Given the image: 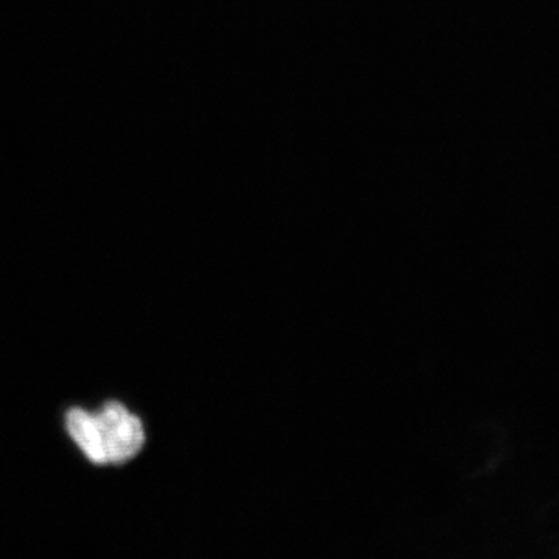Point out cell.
<instances>
[{
	"mask_svg": "<svg viewBox=\"0 0 559 559\" xmlns=\"http://www.w3.org/2000/svg\"><path fill=\"white\" fill-rule=\"evenodd\" d=\"M70 437L96 464H120L135 456L144 444L140 419L121 403L110 402L100 409H70L67 415Z\"/></svg>",
	"mask_w": 559,
	"mask_h": 559,
	"instance_id": "cell-1",
	"label": "cell"
}]
</instances>
